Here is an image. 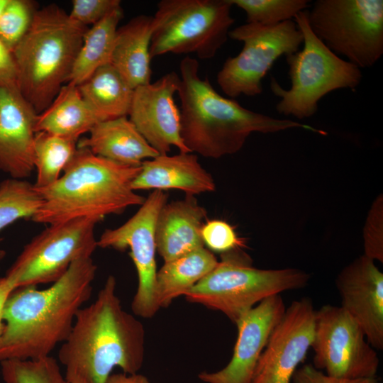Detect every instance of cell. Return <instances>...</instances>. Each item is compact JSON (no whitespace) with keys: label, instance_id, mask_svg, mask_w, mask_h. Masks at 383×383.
<instances>
[{"label":"cell","instance_id":"cell-1","mask_svg":"<svg viewBox=\"0 0 383 383\" xmlns=\"http://www.w3.org/2000/svg\"><path fill=\"white\" fill-rule=\"evenodd\" d=\"M145 344L143 325L123 309L110 275L94 301L78 311L57 357L68 383H106L115 367L137 373Z\"/></svg>","mask_w":383,"mask_h":383},{"label":"cell","instance_id":"cell-2","mask_svg":"<svg viewBox=\"0 0 383 383\" xmlns=\"http://www.w3.org/2000/svg\"><path fill=\"white\" fill-rule=\"evenodd\" d=\"M96 270L91 257L82 259L48 288L15 289L4 309L0 362L50 355L66 340L78 311L89 299Z\"/></svg>","mask_w":383,"mask_h":383},{"label":"cell","instance_id":"cell-3","mask_svg":"<svg viewBox=\"0 0 383 383\" xmlns=\"http://www.w3.org/2000/svg\"><path fill=\"white\" fill-rule=\"evenodd\" d=\"M181 135L191 152L220 158L238 152L254 132L272 133L301 128L321 135L323 131L287 118L252 111L223 97L207 78L199 74L198 61L186 56L179 65Z\"/></svg>","mask_w":383,"mask_h":383},{"label":"cell","instance_id":"cell-4","mask_svg":"<svg viewBox=\"0 0 383 383\" xmlns=\"http://www.w3.org/2000/svg\"><path fill=\"white\" fill-rule=\"evenodd\" d=\"M140 170V166L121 165L77 147L56 182L34 187L42 204L31 220L49 226L81 218L101 221L108 215L140 206L145 199L131 188Z\"/></svg>","mask_w":383,"mask_h":383},{"label":"cell","instance_id":"cell-5","mask_svg":"<svg viewBox=\"0 0 383 383\" xmlns=\"http://www.w3.org/2000/svg\"><path fill=\"white\" fill-rule=\"evenodd\" d=\"M88 28L51 4L35 11L28 31L11 50L17 87L38 114L67 83Z\"/></svg>","mask_w":383,"mask_h":383},{"label":"cell","instance_id":"cell-6","mask_svg":"<svg viewBox=\"0 0 383 383\" xmlns=\"http://www.w3.org/2000/svg\"><path fill=\"white\" fill-rule=\"evenodd\" d=\"M310 275L296 268L262 270L237 248L221 254L217 265L184 296L190 303L220 311L235 324L263 299L305 287Z\"/></svg>","mask_w":383,"mask_h":383},{"label":"cell","instance_id":"cell-7","mask_svg":"<svg viewBox=\"0 0 383 383\" xmlns=\"http://www.w3.org/2000/svg\"><path fill=\"white\" fill-rule=\"evenodd\" d=\"M307 10L293 20L303 35V48L286 56L291 80L289 89H283L271 78L270 89L280 100L278 113L304 119L317 111L319 101L340 89H355L361 82V69L330 50L312 32Z\"/></svg>","mask_w":383,"mask_h":383},{"label":"cell","instance_id":"cell-8","mask_svg":"<svg viewBox=\"0 0 383 383\" xmlns=\"http://www.w3.org/2000/svg\"><path fill=\"white\" fill-rule=\"evenodd\" d=\"M230 0H162L152 16L151 58L167 53L215 56L235 19Z\"/></svg>","mask_w":383,"mask_h":383},{"label":"cell","instance_id":"cell-9","mask_svg":"<svg viewBox=\"0 0 383 383\" xmlns=\"http://www.w3.org/2000/svg\"><path fill=\"white\" fill-rule=\"evenodd\" d=\"M307 13L313 34L360 69L383 55V1L317 0Z\"/></svg>","mask_w":383,"mask_h":383},{"label":"cell","instance_id":"cell-10","mask_svg":"<svg viewBox=\"0 0 383 383\" xmlns=\"http://www.w3.org/2000/svg\"><path fill=\"white\" fill-rule=\"evenodd\" d=\"M228 37L243 43L240 53L226 59L217 82L231 98L262 92V79L274 62L299 50L303 35L294 20L274 26L246 23L229 31Z\"/></svg>","mask_w":383,"mask_h":383},{"label":"cell","instance_id":"cell-11","mask_svg":"<svg viewBox=\"0 0 383 383\" xmlns=\"http://www.w3.org/2000/svg\"><path fill=\"white\" fill-rule=\"evenodd\" d=\"M99 222L81 218L50 225L25 245L6 276L16 288L52 284L74 262L91 257L98 247L94 228Z\"/></svg>","mask_w":383,"mask_h":383},{"label":"cell","instance_id":"cell-12","mask_svg":"<svg viewBox=\"0 0 383 383\" xmlns=\"http://www.w3.org/2000/svg\"><path fill=\"white\" fill-rule=\"evenodd\" d=\"M313 366L343 379L376 378L379 359L357 321L341 306L315 311Z\"/></svg>","mask_w":383,"mask_h":383},{"label":"cell","instance_id":"cell-13","mask_svg":"<svg viewBox=\"0 0 383 383\" xmlns=\"http://www.w3.org/2000/svg\"><path fill=\"white\" fill-rule=\"evenodd\" d=\"M167 202V194L152 191L131 218L116 228L106 229L97 240V246L101 248L121 251L129 248L138 274L131 309L135 316L143 318L153 317L160 309L155 297V226Z\"/></svg>","mask_w":383,"mask_h":383},{"label":"cell","instance_id":"cell-14","mask_svg":"<svg viewBox=\"0 0 383 383\" xmlns=\"http://www.w3.org/2000/svg\"><path fill=\"white\" fill-rule=\"evenodd\" d=\"M315 311L304 297L292 302L273 329L251 383H291L313 340Z\"/></svg>","mask_w":383,"mask_h":383},{"label":"cell","instance_id":"cell-15","mask_svg":"<svg viewBox=\"0 0 383 383\" xmlns=\"http://www.w3.org/2000/svg\"><path fill=\"white\" fill-rule=\"evenodd\" d=\"M179 82V75L171 72L133 91L128 118L159 155L167 154L172 146L191 152L182 138L180 110L174 99Z\"/></svg>","mask_w":383,"mask_h":383},{"label":"cell","instance_id":"cell-16","mask_svg":"<svg viewBox=\"0 0 383 383\" xmlns=\"http://www.w3.org/2000/svg\"><path fill=\"white\" fill-rule=\"evenodd\" d=\"M285 310L280 294L249 310L235 323L238 336L229 362L216 372H202L198 378L204 383H251L260 357Z\"/></svg>","mask_w":383,"mask_h":383},{"label":"cell","instance_id":"cell-17","mask_svg":"<svg viewBox=\"0 0 383 383\" xmlns=\"http://www.w3.org/2000/svg\"><path fill=\"white\" fill-rule=\"evenodd\" d=\"M341 307L360 326L372 348L383 349V273L374 260L360 255L338 274Z\"/></svg>","mask_w":383,"mask_h":383},{"label":"cell","instance_id":"cell-18","mask_svg":"<svg viewBox=\"0 0 383 383\" xmlns=\"http://www.w3.org/2000/svg\"><path fill=\"white\" fill-rule=\"evenodd\" d=\"M38 113L16 87H0V171L25 179L34 168Z\"/></svg>","mask_w":383,"mask_h":383},{"label":"cell","instance_id":"cell-19","mask_svg":"<svg viewBox=\"0 0 383 383\" xmlns=\"http://www.w3.org/2000/svg\"><path fill=\"white\" fill-rule=\"evenodd\" d=\"M134 191L179 189L187 196L216 190L213 177L199 163L196 155L181 152L157 156L143 161L131 184Z\"/></svg>","mask_w":383,"mask_h":383},{"label":"cell","instance_id":"cell-20","mask_svg":"<svg viewBox=\"0 0 383 383\" xmlns=\"http://www.w3.org/2000/svg\"><path fill=\"white\" fill-rule=\"evenodd\" d=\"M206 214L194 196L162 207L156 221L155 243L164 262L204 247L201 230Z\"/></svg>","mask_w":383,"mask_h":383},{"label":"cell","instance_id":"cell-21","mask_svg":"<svg viewBox=\"0 0 383 383\" xmlns=\"http://www.w3.org/2000/svg\"><path fill=\"white\" fill-rule=\"evenodd\" d=\"M77 141V147L116 163L139 167L159 155L139 133L128 116L101 121Z\"/></svg>","mask_w":383,"mask_h":383},{"label":"cell","instance_id":"cell-22","mask_svg":"<svg viewBox=\"0 0 383 383\" xmlns=\"http://www.w3.org/2000/svg\"><path fill=\"white\" fill-rule=\"evenodd\" d=\"M152 16L141 14L118 28L111 64L133 89L150 83Z\"/></svg>","mask_w":383,"mask_h":383},{"label":"cell","instance_id":"cell-23","mask_svg":"<svg viewBox=\"0 0 383 383\" xmlns=\"http://www.w3.org/2000/svg\"><path fill=\"white\" fill-rule=\"evenodd\" d=\"M101 120L82 96L78 87L63 85L35 120V132H46L77 142Z\"/></svg>","mask_w":383,"mask_h":383},{"label":"cell","instance_id":"cell-24","mask_svg":"<svg viewBox=\"0 0 383 383\" xmlns=\"http://www.w3.org/2000/svg\"><path fill=\"white\" fill-rule=\"evenodd\" d=\"M218 262L215 255L204 247L165 262L155 277V297L159 308L167 307L173 299L184 296Z\"/></svg>","mask_w":383,"mask_h":383},{"label":"cell","instance_id":"cell-25","mask_svg":"<svg viewBox=\"0 0 383 383\" xmlns=\"http://www.w3.org/2000/svg\"><path fill=\"white\" fill-rule=\"evenodd\" d=\"M77 87L101 121L128 116L134 89L111 63L99 67Z\"/></svg>","mask_w":383,"mask_h":383},{"label":"cell","instance_id":"cell-26","mask_svg":"<svg viewBox=\"0 0 383 383\" xmlns=\"http://www.w3.org/2000/svg\"><path fill=\"white\" fill-rule=\"evenodd\" d=\"M123 16L121 6L87 29L67 83L78 86L99 67L111 63L118 25Z\"/></svg>","mask_w":383,"mask_h":383},{"label":"cell","instance_id":"cell-27","mask_svg":"<svg viewBox=\"0 0 383 383\" xmlns=\"http://www.w3.org/2000/svg\"><path fill=\"white\" fill-rule=\"evenodd\" d=\"M77 148V142L46 132H37L34 140L35 188L49 186L62 175Z\"/></svg>","mask_w":383,"mask_h":383},{"label":"cell","instance_id":"cell-28","mask_svg":"<svg viewBox=\"0 0 383 383\" xmlns=\"http://www.w3.org/2000/svg\"><path fill=\"white\" fill-rule=\"evenodd\" d=\"M41 204L42 199L33 184L11 177L2 181L0 183V232L19 219H31Z\"/></svg>","mask_w":383,"mask_h":383},{"label":"cell","instance_id":"cell-29","mask_svg":"<svg viewBox=\"0 0 383 383\" xmlns=\"http://www.w3.org/2000/svg\"><path fill=\"white\" fill-rule=\"evenodd\" d=\"M4 383H68L57 360L48 355L0 362Z\"/></svg>","mask_w":383,"mask_h":383},{"label":"cell","instance_id":"cell-30","mask_svg":"<svg viewBox=\"0 0 383 383\" xmlns=\"http://www.w3.org/2000/svg\"><path fill=\"white\" fill-rule=\"evenodd\" d=\"M246 14L247 23L274 26L293 20L310 6L308 0H230Z\"/></svg>","mask_w":383,"mask_h":383},{"label":"cell","instance_id":"cell-31","mask_svg":"<svg viewBox=\"0 0 383 383\" xmlns=\"http://www.w3.org/2000/svg\"><path fill=\"white\" fill-rule=\"evenodd\" d=\"M35 11L30 1L9 0L0 17V40L11 52L28 31Z\"/></svg>","mask_w":383,"mask_h":383},{"label":"cell","instance_id":"cell-32","mask_svg":"<svg viewBox=\"0 0 383 383\" xmlns=\"http://www.w3.org/2000/svg\"><path fill=\"white\" fill-rule=\"evenodd\" d=\"M364 254L383 262V198L379 196L372 204L363 231Z\"/></svg>","mask_w":383,"mask_h":383},{"label":"cell","instance_id":"cell-33","mask_svg":"<svg viewBox=\"0 0 383 383\" xmlns=\"http://www.w3.org/2000/svg\"><path fill=\"white\" fill-rule=\"evenodd\" d=\"M201 236L204 245L211 250L224 253L244 246L233 228L221 220H211L204 223Z\"/></svg>","mask_w":383,"mask_h":383},{"label":"cell","instance_id":"cell-34","mask_svg":"<svg viewBox=\"0 0 383 383\" xmlns=\"http://www.w3.org/2000/svg\"><path fill=\"white\" fill-rule=\"evenodd\" d=\"M70 17L87 26L98 23L115 9L121 7L119 0H74Z\"/></svg>","mask_w":383,"mask_h":383},{"label":"cell","instance_id":"cell-35","mask_svg":"<svg viewBox=\"0 0 383 383\" xmlns=\"http://www.w3.org/2000/svg\"><path fill=\"white\" fill-rule=\"evenodd\" d=\"M293 383H379L377 378L343 379L327 375L312 365L298 368L292 377Z\"/></svg>","mask_w":383,"mask_h":383},{"label":"cell","instance_id":"cell-36","mask_svg":"<svg viewBox=\"0 0 383 383\" xmlns=\"http://www.w3.org/2000/svg\"><path fill=\"white\" fill-rule=\"evenodd\" d=\"M0 87H16L17 74L11 52L0 40Z\"/></svg>","mask_w":383,"mask_h":383},{"label":"cell","instance_id":"cell-37","mask_svg":"<svg viewBox=\"0 0 383 383\" xmlns=\"http://www.w3.org/2000/svg\"><path fill=\"white\" fill-rule=\"evenodd\" d=\"M16 289L15 282L10 277H0V336L4 328L3 312L5 304L10 294Z\"/></svg>","mask_w":383,"mask_h":383},{"label":"cell","instance_id":"cell-38","mask_svg":"<svg viewBox=\"0 0 383 383\" xmlns=\"http://www.w3.org/2000/svg\"><path fill=\"white\" fill-rule=\"evenodd\" d=\"M106 383H151L144 375L134 373L126 374L116 373L111 374L107 379Z\"/></svg>","mask_w":383,"mask_h":383},{"label":"cell","instance_id":"cell-39","mask_svg":"<svg viewBox=\"0 0 383 383\" xmlns=\"http://www.w3.org/2000/svg\"><path fill=\"white\" fill-rule=\"evenodd\" d=\"M9 2V0H0V17Z\"/></svg>","mask_w":383,"mask_h":383},{"label":"cell","instance_id":"cell-40","mask_svg":"<svg viewBox=\"0 0 383 383\" xmlns=\"http://www.w3.org/2000/svg\"><path fill=\"white\" fill-rule=\"evenodd\" d=\"M6 255V252L4 250H0V261L4 259Z\"/></svg>","mask_w":383,"mask_h":383}]
</instances>
